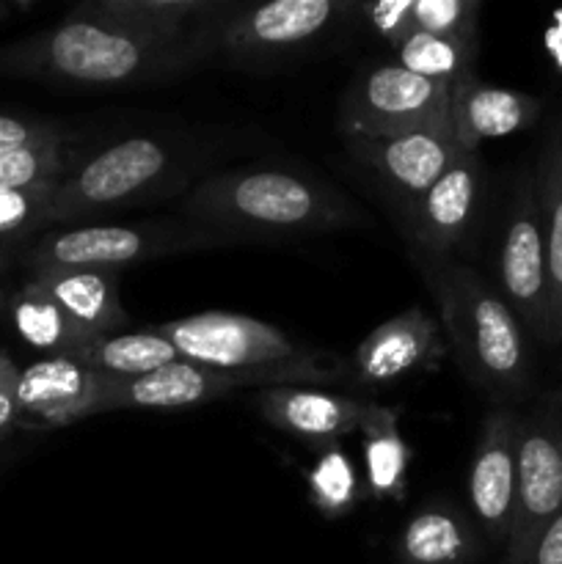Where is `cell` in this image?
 <instances>
[{
	"label": "cell",
	"mask_w": 562,
	"mask_h": 564,
	"mask_svg": "<svg viewBox=\"0 0 562 564\" xmlns=\"http://www.w3.org/2000/svg\"><path fill=\"white\" fill-rule=\"evenodd\" d=\"M9 319L14 334L33 350L44 356L75 358L88 341H94L86 330L77 328L69 314L47 295L39 284L28 281L9 301Z\"/></svg>",
	"instance_id": "22"
},
{
	"label": "cell",
	"mask_w": 562,
	"mask_h": 564,
	"mask_svg": "<svg viewBox=\"0 0 562 564\" xmlns=\"http://www.w3.org/2000/svg\"><path fill=\"white\" fill-rule=\"evenodd\" d=\"M479 540L472 523L450 507H424L402 527V564H468L477 556Z\"/></svg>",
	"instance_id": "20"
},
{
	"label": "cell",
	"mask_w": 562,
	"mask_h": 564,
	"mask_svg": "<svg viewBox=\"0 0 562 564\" xmlns=\"http://www.w3.org/2000/svg\"><path fill=\"white\" fill-rule=\"evenodd\" d=\"M187 224L224 242L292 240L356 224L342 193L309 176L275 169H235L204 176L182 202Z\"/></svg>",
	"instance_id": "2"
},
{
	"label": "cell",
	"mask_w": 562,
	"mask_h": 564,
	"mask_svg": "<svg viewBox=\"0 0 562 564\" xmlns=\"http://www.w3.org/2000/svg\"><path fill=\"white\" fill-rule=\"evenodd\" d=\"M75 358L91 367L94 372L114 375V378H141L165 364L180 361L174 347L154 328L102 336V339L88 341Z\"/></svg>",
	"instance_id": "25"
},
{
	"label": "cell",
	"mask_w": 562,
	"mask_h": 564,
	"mask_svg": "<svg viewBox=\"0 0 562 564\" xmlns=\"http://www.w3.org/2000/svg\"><path fill=\"white\" fill-rule=\"evenodd\" d=\"M450 99L452 88L444 83L424 80L397 61L380 64L350 86L339 110V127L347 141L450 127Z\"/></svg>",
	"instance_id": "7"
},
{
	"label": "cell",
	"mask_w": 562,
	"mask_h": 564,
	"mask_svg": "<svg viewBox=\"0 0 562 564\" xmlns=\"http://www.w3.org/2000/svg\"><path fill=\"white\" fill-rule=\"evenodd\" d=\"M17 383H20V367L14 364V358L0 352V441H6L20 427Z\"/></svg>",
	"instance_id": "32"
},
{
	"label": "cell",
	"mask_w": 562,
	"mask_h": 564,
	"mask_svg": "<svg viewBox=\"0 0 562 564\" xmlns=\"http://www.w3.org/2000/svg\"><path fill=\"white\" fill-rule=\"evenodd\" d=\"M353 14L372 28L380 39L397 47L411 33V0H383V3H353Z\"/></svg>",
	"instance_id": "30"
},
{
	"label": "cell",
	"mask_w": 562,
	"mask_h": 564,
	"mask_svg": "<svg viewBox=\"0 0 562 564\" xmlns=\"http://www.w3.org/2000/svg\"><path fill=\"white\" fill-rule=\"evenodd\" d=\"M226 246L218 235L187 220H152V224H86L66 226L39 237L20 253L33 273L47 270H119L152 262L169 253Z\"/></svg>",
	"instance_id": "4"
},
{
	"label": "cell",
	"mask_w": 562,
	"mask_h": 564,
	"mask_svg": "<svg viewBox=\"0 0 562 564\" xmlns=\"http://www.w3.org/2000/svg\"><path fill=\"white\" fill-rule=\"evenodd\" d=\"M369 402L323 391L317 386H273L257 391V408L264 422L306 444H336L358 433Z\"/></svg>",
	"instance_id": "16"
},
{
	"label": "cell",
	"mask_w": 562,
	"mask_h": 564,
	"mask_svg": "<svg viewBox=\"0 0 562 564\" xmlns=\"http://www.w3.org/2000/svg\"><path fill=\"white\" fill-rule=\"evenodd\" d=\"M510 564H562V510L540 529L527 551Z\"/></svg>",
	"instance_id": "33"
},
{
	"label": "cell",
	"mask_w": 562,
	"mask_h": 564,
	"mask_svg": "<svg viewBox=\"0 0 562 564\" xmlns=\"http://www.w3.org/2000/svg\"><path fill=\"white\" fill-rule=\"evenodd\" d=\"M182 361L209 369H259L295 361L312 350L290 339L275 325L246 314L202 312L154 325Z\"/></svg>",
	"instance_id": "9"
},
{
	"label": "cell",
	"mask_w": 562,
	"mask_h": 564,
	"mask_svg": "<svg viewBox=\"0 0 562 564\" xmlns=\"http://www.w3.org/2000/svg\"><path fill=\"white\" fill-rule=\"evenodd\" d=\"M66 174H69V158H66L64 138L0 154V191L47 185V182H61Z\"/></svg>",
	"instance_id": "27"
},
{
	"label": "cell",
	"mask_w": 562,
	"mask_h": 564,
	"mask_svg": "<svg viewBox=\"0 0 562 564\" xmlns=\"http://www.w3.org/2000/svg\"><path fill=\"white\" fill-rule=\"evenodd\" d=\"M31 281L42 286L91 339L119 334L127 325L114 270H47L33 273Z\"/></svg>",
	"instance_id": "18"
},
{
	"label": "cell",
	"mask_w": 562,
	"mask_h": 564,
	"mask_svg": "<svg viewBox=\"0 0 562 564\" xmlns=\"http://www.w3.org/2000/svg\"><path fill=\"white\" fill-rule=\"evenodd\" d=\"M540 116V102L523 91L490 86L479 77L452 86L450 119L457 143L466 152H479L485 141L507 138L532 127Z\"/></svg>",
	"instance_id": "17"
},
{
	"label": "cell",
	"mask_w": 562,
	"mask_h": 564,
	"mask_svg": "<svg viewBox=\"0 0 562 564\" xmlns=\"http://www.w3.org/2000/svg\"><path fill=\"white\" fill-rule=\"evenodd\" d=\"M53 138H61V132L53 124L0 113V154L33 147V143L53 141Z\"/></svg>",
	"instance_id": "31"
},
{
	"label": "cell",
	"mask_w": 562,
	"mask_h": 564,
	"mask_svg": "<svg viewBox=\"0 0 562 564\" xmlns=\"http://www.w3.org/2000/svg\"><path fill=\"white\" fill-rule=\"evenodd\" d=\"M562 510V391L549 394L527 419L518 438L516 516L505 564L516 562L540 529Z\"/></svg>",
	"instance_id": "8"
},
{
	"label": "cell",
	"mask_w": 562,
	"mask_h": 564,
	"mask_svg": "<svg viewBox=\"0 0 562 564\" xmlns=\"http://www.w3.org/2000/svg\"><path fill=\"white\" fill-rule=\"evenodd\" d=\"M110 375L69 356H42L20 369V427L53 430L105 413Z\"/></svg>",
	"instance_id": "12"
},
{
	"label": "cell",
	"mask_w": 562,
	"mask_h": 564,
	"mask_svg": "<svg viewBox=\"0 0 562 564\" xmlns=\"http://www.w3.org/2000/svg\"><path fill=\"white\" fill-rule=\"evenodd\" d=\"M540 220H543L545 242V279H549V339L545 345H562V124L551 127L543 149H540L538 169Z\"/></svg>",
	"instance_id": "19"
},
{
	"label": "cell",
	"mask_w": 562,
	"mask_h": 564,
	"mask_svg": "<svg viewBox=\"0 0 562 564\" xmlns=\"http://www.w3.org/2000/svg\"><path fill=\"white\" fill-rule=\"evenodd\" d=\"M501 295L521 328L545 345L549 339V279L534 174H518L499 251Z\"/></svg>",
	"instance_id": "10"
},
{
	"label": "cell",
	"mask_w": 562,
	"mask_h": 564,
	"mask_svg": "<svg viewBox=\"0 0 562 564\" xmlns=\"http://www.w3.org/2000/svg\"><path fill=\"white\" fill-rule=\"evenodd\" d=\"M358 433H361L364 471H367V488L372 499L400 501L408 488L411 449L400 433L397 411L369 402Z\"/></svg>",
	"instance_id": "21"
},
{
	"label": "cell",
	"mask_w": 562,
	"mask_h": 564,
	"mask_svg": "<svg viewBox=\"0 0 562 564\" xmlns=\"http://www.w3.org/2000/svg\"><path fill=\"white\" fill-rule=\"evenodd\" d=\"M83 6L121 25L171 39L193 36L224 9L218 0H88Z\"/></svg>",
	"instance_id": "23"
},
{
	"label": "cell",
	"mask_w": 562,
	"mask_h": 564,
	"mask_svg": "<svg viewBox=\"0 0 562 564\" xmlns=\"http://www.w3.org/2000/svg\"><path fill=\"white\" fill-rule=\"evenodd\" d=\"M395 50L397 64L424 80L452 88L468 77H477L474 66L479 58V36H433L413 31Z\"/></svg>",
	"instance_id": "24"
},
{
	"label": "cell",
	"mask_w": 562,
	"mask_h": 564,
	"mask_svg": "<svg viewBox=\"0 0 562 564\" xmlns=\"http://www.w3.org/2000/svg\"><path fill=\"white\" fill-rule=\"evenodd\" d=\"M483 202V165L474 152H463L428 191L408 204L413 251L433 259H452L472 231Z\"/></svg>",
	"instance_id": "13"
},
{
	"label": "cell",
	"mask_w": 562,
	"mask_h": 564,
	"mask_svg": "<svg viewBox=\"0 0 562 564\" xmlns=\"http://www.w3.org/2000/svg\"><path fill=\"white\" fill-rule=\"evenodd\" d=\"M353 11L345 0H273L262 6L224 3L209 22L213 53L235 64H275L317 44Z\"/></svg>",
	"instance_id": "6"
},
{
	"label": "cell",
	"mask_w": 562,
	"mask_h": 564,
	"mask_svg": "<svg viewBox=\"0 0 562 564\" xmlns=\"http://www.w3.org/2000/svg\"><path fill=\"white\" fill-rule=\"evenodd\" d=\"M444 352L441 323L422 306H413L364 336L353 356V372L364 386H389L408 375L430 372Z\"/></svg>",
	"instance_id": "15"
},
{
	"label": "cell",
	"mask_w": 562,
	"mask_h": 564,
	"mask_svg": "<svg viewBox=\"0 0 562 564\" xmlns=\"http://www.w3.org/2000/svg\"><path fill=\"white\" fill-rule=\"evenodd\" d=\"M518 438L521 416L512 408H490L468 468V505L474 518L485 538L501 545H507L516 516Z\"/></svg>",
	"instance_id": "11"
},
{
	"label": "cell",
	"mask_w": 562,
	"mask_h": 564,
	"mask_svg": "<svg viewBox=\"0 0 562 564\" xmlns=\"http://www.w3.org/2000/svg\"><path fill=\"white\" fill-rule=\"evenodd\" d=\"M209 22L193 36H154L80 3L58 25L0 47V75L94 91L169 83L213 55Z\"/></svg>",
	"instance_id": "1"
},
{
	"label": "cell",
	"mask_w": 562,
	"mask_h": 564,
	"mask_svg": "<svg viewBox=\"0 0 562 564\" xmlns=\"http://www.w3.org/2000/svg\"><path fill=\"white\" fill-rule=\"evenodd\" d=\"M309 496L320 516L342 518L356 507L358 501V474L350 455L342 449V444L320 446L312 468L306 474Z\"/></svg>",
	"instance_id": "26"
},
{
	"label": "cell",
	"mask_w": 562,
	"mask_h": 564,
	"mask_svg": "<svg viewBox=\"0 0 562 564\" xmlns=\"http://www.w3.org/2000/svg\"><path fill=\"white\" fill-rule=\"evenodd\" d=\"M174 154L158 138L136 135L110 143L75 174L55 187L47 207V226L77 224L141 202L169 180Z\"/></svg>",
	"instance_id": "5"
},
{
	"label": "cell",
	"mask_w": 562,
	"mask_h": 564,
	"mask_svg": "<svg viewBox=\"0 0 562 564\" xmlns=\"http://www.w3.org/2000/svg\"><path fill=\"white\" fill-rule=\"evenodd\" d=\"M545 50H549L554 64L562 69V11H556L554 22H551V28L545 31Z\"/></svg>",
	"instance_id": "34"
},
{
	"label": "cell",
	"mask_w": 562,
	"mask_h": 564,
	"mask_svg": "<svg viewBox=\"0 0 562 564\" xmlns=\"http://www.w3.org/2000/svg\"><path fill=\"white\" fill-rule=\"evenodd\" d=\"M479 0H411V33L479 36Z\"/></svg>",
	"instance_id": "29"
},
{
	"label": "cell",
	"mask_w": 562,
	"mask_h": 564,
	"mask_svg": "<svg viewBox=\"0 0 562 564\" xmlns=\"http://www.w3.org/2000/svg\"><path fill=\"white\" fill-rule=\"evenodd\" d=\"M58 185L61 182H47L22 191H0V259L47 226L50 198Z\"/></svg>",
	"instance_id": "28"
},
{
	"label": "cell",
	"mask_w": 562,
	"mask_h": 564,
	"mask_svg": "<svg viewBox=\"0 0 562 564\" xmlns=\"http://www.w3.org/2000/svg\"><path fill=\"white\" fill-rule=\"evenodd\" d=\"M413 264L439 306L441 330L450 336L457 364L474 389L510 408L529 391L532 358L521 323L505 297L468 264L413 251Z\"/></svg>",
	"instance_id": "3"
},
{
	"label": "cell",
	"mask_w": 562,
	"mask_h": 564,
	"mask_svg": "<svg viewBox=\"0 0 562 564\" xmlns=\"http://www.w3.org/2000/svg\"><path fill=\"white\" fill-rule=\"evenodd\" d=\"M347 147L358 163L378 174V180L406 202V207L466 152L457 143L452 124L422 127L400 135L353 138Z\"/></svg>",
	"instance_id": "14"
}]
</instances>
